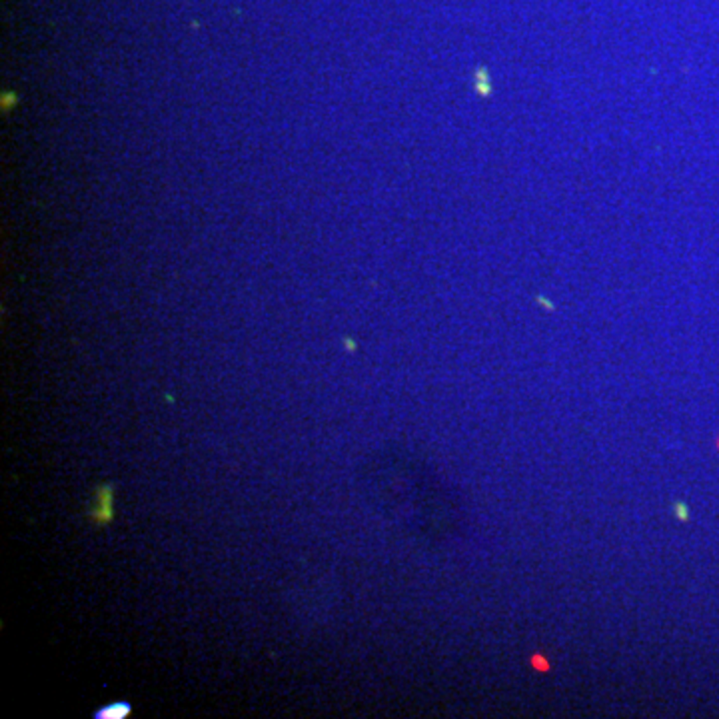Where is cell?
<instances>
[{
	"mask_svg": "<svg viewBox=\"0 0 719 719\" xmlns=\"http://www.w3.org/2000/svg\"><path fill=\"white\" fill-rule=\"evenodd\" d=\"M96 510L90 511V515L94 517V522L98 524H108L114 515V510H112V487L110 486H102L98 489V502H96Z\"/></svg>",
	"mask_w": 719,
	"mask_h": 719,
	"instance_id": "6da1fadb",
	"label": "cell"
},
{
	"mask_svg": "<svg viewBox=\"0 0 719 719\" xmlns=\"http://www.w3.org/2000/svg\"><path fill=\"white\" fill-rule=\"evenodd\" d=\"M128 711H130V707H128V705H120V703H114V705H110V707L102 709V714H100L98 718H104V719L126 718V716H128Z\"/></svg>",
	"mask_w": 719,
	"mask_h": 719,
	"instance_id": "7a4b0ae2",
	"label": "cell"
},
{
	"mask_svg": "<svg viewBox=\"0 0 719 719\" xmlns=\"http://www.w3.org/2000/svg\"><path fill=\"white\" fill-rule=\"evenodd\" d=\"M675 513H677V520H681V522L690 520V511H687V506L683 502H675Z\"/></svg>",
	"mask_w": 719,
	"mask_h": 719,
	"instance_id": "3957f363",
	"label": "cell"
}]
</instances>
